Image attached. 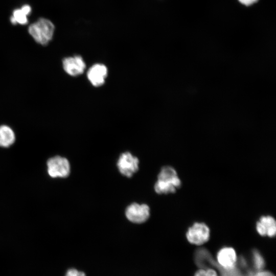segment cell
<instances>
[{
	"instance_id": "obj_3",
	"label": "cell",
	"mask_w": 276,
	"mask_h": 276,
	"mask_svg": "<svg viewBox=\"0 0 276 276\" xmlns=\"http://www.w3.org/2000/svg\"><path fill=\"white\" fill-rule=\"evenodd\" d=\"M47 171L52 178H65L71 172L70 163L66 158L56 156L50 158L47 162Z\"/></svg>"
},
{
	"instance_id": "obj_2",
	"label": "cell",
	"mask_w": 276,
	"mask_h": 276,
	"mask_svg": "<svg viewBox=\"0 0 276 276\" xmlns=\"http://www.w3.org/2000/svg\"><path fill=\"white\" fill-rule=\"evenodd\" d=\"M55 30L52 22L44 18H40L28 27V32L35 41L44 45L52 40Z\"/></svg>"
},
{
	"instance_id": "obj_5",
	"label": "cell",
	"mask_w": 276,
	"mask_h": 276,
	"mask_svg": "<svg viewBox=\"0 0 276 276\" xmlns=\"http://www.w3.org/2000/svg\"><path fill=\"white\" fill-rule=\"evenodd\" d=\"M125 216L130 222L141 224L145 222L149 218L150 212L149 206L146 204L132 203L125 210Z\"/></svg>"
},
{
	"instance_id": "obj_15",
	"label": "cell",
	"mask_w": 276,
	"mask_h": 276,
	"mask_svg": "<svg viewBox=\"0 0 276 276\" xmlns=\"http://www.w3.org/2000/svg\"><path fill=\"white\" fill-rule=\"evenodd\" d=\"M258 0H239L242 4L245 6H250L256 3Z\"/></svg>"
},
{
	"instance_id": "obj_14",
	"label": "cell",
	"mask_w": 276,
	"mask_h": 276,
	"mask_svg": "<svg viewBox=\"0 0 276 276\" xmlns=\"http://www.w3.org/2000/svg\"><path fill=\"white\" fill-rule=\"evenodd\" d=\"M65 276H86L83 271H79L75 268H71L67 270Z\"/></svg>"
},
{
	"instance_id": "obj_9",
	"label": "cell",
	"mask_w": 276,
	"mask_h": 276,
	"mask_svg": "<svg viewBox=\"0 0 276 276\" xmlns=\"http://www.w3.org/2000/svg\"><path fill=\"white\" fill-rule=\"evenodd\" d=\"M217 258L219 265L225 270H231L234 269L237 261V255L233 248H222L219 251Z\"/></svg>"
},
{
	"instance_id": "obj_10",
	"label": "cell",
	"mask_w": 276,
	"mask_h": 276,
	"mask_svg": "<svg viewBox=\"0 0 276 276\" xmlns=\"http://www.w3.org/2000/svg\"><path fill=\"white\" fill-rule=\"evenodd\" d=\"M257 232L262 236L273 237L276 234V222L270 216H262L256 223Z\"/></svg>"
},
{
	"instance_id": "obj_6",
	"label": "cell",
	"mask_w": 276,
	"mask_h": 276,
	"mask_svg": "<svg viewBox=\"0 0 276 276\" xmlns=\"http://www.w3.org/2000/svg\"><path fill=\"white\" fill-rule=\"evenodd\" d=\"M210 230L205 224L202 222L194 223L187 231V239L188 241L193 244L201 245L210 238Z\"/></svg>"
},
{
	"instance_id": "obj_4",
	"label": "cell",
	"mask_w": 276,
	"mask_h": 276,
	"mask_svg": "<svg viewBox=\"0 0 276 276\" xmlns=\"http://www.w3.org/2000/svg\"><path fill=\"white\" fill-rule=\"evenodd\" d=\"M139 160L129 152L122 153L119 156L117 166L120 173L128 178L132 177L139 169Z\"/></svg>"
},
{
	"instance_id": "obj_1",
	"label": "cell",
	"mask_w": 276,
	"mask_h": 276,
	"mask_svg": "<svg viewBox=\"0 0 276 276\" xmlns=\"http://www.w3.org/2000/svg\"><path fill=\"white\" fill-rule=\"evenodd\" d=\"M181 185L176 170L172 167L166 166L161 168L154 189L159 194L174 193Z\"/></svg>"
},
{
	"instance_id": "obj_16",
	"label": "cell",
	"mask_w": 276,
	"mask_h": 276,
	"mask_svg": "<svg viewBox=\"0 0 276 276\" xmlns=\"http://www.w3.org/2000/svg\"><path fill=\"white\" fill-rule=\"evenodd\" d=\"M207 276H218L216 271L213 269H206Z\"/></svg>"
},
{
	"instance_id": "obj_17",
	"label": "cell",
	"mask_w": 276,
	"mask_h": 276,
	"mask_svg": "<svg viewBox=\"0 0 276 276\" xmlns=\"http://www.w3.org/2000/svg\"><path fill=\"white\" fill-rule=\"evenodd\" d=\"M194 276H207L206 270L201 269L198 270Z\"/></svg>"
},
{
	"instance_id": "obj_13",
	"label": "cell",
	"mask_w": 276,
	"mask_h": 276,
	"mask_svg": "<svg viewBox=\"0 0 276 276\" xmlns=\"http://www.w3.org/2000/svg\"><path fill=\"white\" fill-rule=\"evenodd\" d=\"M254 263L256 269H262L264 266V260L261 254L256 250L253 251Z\"/></svg>"
},
{
	"instance_id": "obj_11",
	"label": "cell",
	"mask_w": 276,
	"mask_h": 276,
	"mask_svg": "<svg viewBox=\"0 0 276 276\" xmlns=\"http://www.w3.org/2000/svg\"><path fill=\"white\" fill-rule=\"evenodd\" d=\"M31 12V7L29 5H24L20 8L15 9L10 17V21L13 25L28 24V16Z\"/></svg>"
},
{
	"instance_id": "obj_7",
	"label": "cell",
	"mask_w": 276,
	"mask_h": 276,
	"mask_svg": "<svg viewBox=\"0 0 276 276\" xmlns=\"http://www.w3.org/2000/svg\"><path fill=\"white\" fill-rule=\"evenodd\" d=\"M62 66L64 71L71 76L82 74L86 67L85 62L80 55L64 58Z\"/></svg>"
},
{
	"instance_id": "obj_12",
	"label": "cell",
	"mask_w": 276,
	"mask_h": 276,
	"mask_svg": "<svg viewBox=\"0 0 276 276\" xmlns=\"http://www.w3.org/2000/svg\"><path fill=\"white\" fill-rule=\"evenodd\" d=\"M15 141L13 130L9 126H0V147L7 148L11 146Z\"/></svg>"
},
{
	"instance_id": "obj_8",
	"label": "cell",
	"mask_w": 276,
	"mask_h": 276,
	"mask_svg": "<svg viewBox=\"0 0 276 276\" xmlns=\"http://www.w3.org/2000/svg\"><path fill=\"white\" fill-rule=\"evenodd\" d=\"M107 73V68L105 65L97 63L89 68L87 76L93 85L99 86L104 84Z\"/></svg>"
}]
</instances>
